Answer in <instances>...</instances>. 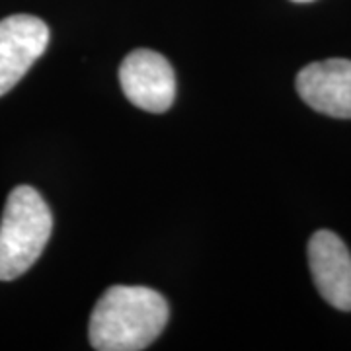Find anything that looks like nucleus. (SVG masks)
<instances>
[{
	"mask_svg": "<svg viewBox=\"0 0 351 351\" xmlns=\"http://www.w3.org/2000/svg\"><path fill=\"white\" fill-rule=\"evenodd\" d=\"M308 263L322 299L334 308L351 311V254L343 240L330 230L314 232L308 242Z\"/></svg>",
	"mask_w": 351,
	"mask_h": 351,
	"instance_id": "39448f33",
	"label": "nucleus"
},
{
	"mask_svg": "<svg viewBox=\"0 0 351 351\" xmlns=\"http://www.w3.org/2000/svg\"><path fill=\"white\" fill-rule=\"evenodd\" d=\"M119 82L127 100L151 113H164L176 100V75L160 53L137 49L119 66Z\"/></svg>",
	"mask_w": 351,
	"mask_h": 351,
	"instance_id": "7ed1b4c3",
	"label": "nucleus"
},
{
	"mask_svg": "<svg viewBox=\"0 0 351 351\" xmlns=\"http://www.w3.org/2000/svg\"><path fill=\"white\" fill-rule=\"evenodd\" d=\"M297 92L314 112L351 119V61L328 59L304 66L297 76Z\"/></svg>",
	"mask_w": 351,
	"mask_h": 351,
	"instance_id": "423d86ee",
	"label": "nucleus"
},
{
	"mask_svg": "<svg viewBox=\"0 0 351 351\" xmlns=\"http://www.w3.org/2000/svg\"><path fill=\"white\" fill-rule=\"evenodd\" d=\"M168 314V302L154 289L110 287L90 316V343L98 351L145 350L162 334Z\"/></svg>",
	"mask_w": 351,
	"mask_h": 351,
	"instance_id": "f257e3e1",
	"label": "nucleus"
},
{
	"mask_svg": "<svg viewBox=\"0 0 351 351\" xmlns=\"http://www.w3.org/2000/svg\"><path fill=\"white\" fill-rule=\"evenodd\" d=\"M293 2H313V0H293Z\"/></svg>",
	"mask_w": 351,
	"mask_h": 351,
	"instance_id": "0eeeda50",
	"label": "nucleus"
},
{
	"mask_svg": "<svg viewBox=\"0 0 351 351\" xmlns=\"http://www.w3.org/2000/svg\"><path fill=\"white\" fill-rule=\"evenodd\" d=\"M53 230L47 203L29 186L10 191L0 223V281L24 276L43 254Z\"/></svg>",
	"mask_w": 351,
	"mask_h": 351,
	"instance_id": "f03ea898",
	"label": "nucleus"
},
{
	"mask_svg": "<svg viewBox=\"0 0 351 351\" xmlns=\"http://www.w3.org/2000/svg\"><path fill=\"white\" fill-rule=\"evenodd\" d=\"M49 45V27L29 14L0 20V96L8 94Z\"/></svg>",
	"mask_w": 351,
	"mask_h": 351,
	"instance_id": "20e7f679",
	"label": "nucleus"
}]
</instances>
